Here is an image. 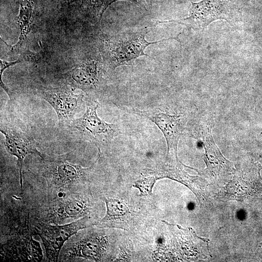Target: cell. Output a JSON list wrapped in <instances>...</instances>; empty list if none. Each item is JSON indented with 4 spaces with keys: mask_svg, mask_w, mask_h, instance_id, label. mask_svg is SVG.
<instances>
[{
    "mask_svg": "<svg viewBox=\"0 0 262 262\" xmlns=\"http://www.w3.org/2000/svg\"><path fill=\"white\" fill-rule=\"evenodd\" d=\"M33 3L32 0H20L18 24L20 34L18 42L11 48V50L17 49L23 46L26 41L27 36L30 32L33 16Z\"/></svg>",
    "mask_w": 262,
    "mask_h": 262,
    "instance_id": "13",
    "label": "cell"
},
{
    "mask_svg": "<svg viewBox=\"0 0 262 262\" xmlns=\"http://www.w3.org/2000/svg\"><path fill=\"white\" fill-rule=\"evenodd\" d=\"M119 0H103L102 3V8L100 13V18L101 19L104 12L106 10L107 7L114 2ZM133 2H137V0H128Z\"/></svg>",
    "mask_w": 262,
    "mask_h": 262,
    "instance_id": "16",
    "label": "cell"
},
{
    "mask_svg": "<svg viewBox=\"0 0 262 262\" xmlns=\"http://www.w3.org/2000/svg\"><path fill=\"white\" fill-rule=\"evenodd\" d=\"M89 167L69 162L64 155H52L41 159L40 172L47 186L52 192L64 193L80 192L79 189L87 180L88 175L100 156Z\"/></svg>",
    "mask_w": 262,
    "mask_h": 262,
    "instance_id": "2",
    "label": "cell"
},
{
    "mask_svg": "<svg viewBox=\"0 0 262 262\" xmlns=\"http://www.w3.org/2000/svg\"><path fill=\"white\" fill-rule=\"evenodd\" d=\"M75 89L68 84L58 87L39 86L36 89L37 95L54 110L59 126L68 125L83 106L84 95L76 93Z\"/></svg>",
    "mask_w": 262,
    "mask_h": 262,
    "instance_id": "4",
    "label": "cell"
},
{
    "mask_svg": "<svg viewBox=\"0 0 262 262\" xmlns=\"http://www.w3.org/2000/svg\"><path fill=\"white\" fill-rule=\"evenodd\" d=\"M128 112L143 116L154 123L163 133L167 144V153H177V147L184 127L183 116L172 115L159 109L150 111L128 109Z\"/></svg>",
    "mask_w": 262,
    "mask_h": 262,
    "instance_id": "10",
    "label": "cell"
},
{
    "mask_svg": "<svg viewBox=\"0 0 262 262\" xmlns=\"http://www.w3.org/2000/svg\"><path fill=\"white\" fill-rule=\"evenodd\" d=\"M98 103L88 104L83 115L75 118L68 125L83 138L93 143L100 148V145L105 143L112 138L116 127L100 118L98 114Z\"/></svg>",
    "mask_w": 262,
    "mask_h": 262,
    "instance_id": "8",
    "label": "cell"
},
{
    "mask_svg": "<svg viewBox=\"0 0 262 262\" xmlns=\"http://www.w3.org/2000/svg\"><path fill=\"white\" fill-rule=\"evenodd\" d=\"M96 224L86 216L63 225L41 222L36 224L35 228L42 241L47 260L57 262L62 247L73 235Z\"/></svg>",
    "mask_w": 262,
    "mask_h": 262,
    "instance_id": "3",
    "label": "cell"
},
{
    "mask_svg": "<svg viewBox=\"0 0 262 262\" xmlns=\"http://www.w3.org/2000/svg\"><path fill=\"white\" fill-rule=\"evenodd\" d=\"M87 200L80 192L58 194L51 199L44 214L43 222L62 224L88 216Z\"/></svg>",
    "mask_w": 262,
    "mask_h": 262,
    "instance_id": "6",
    "label": "cell"
},
{
    "mask_svg": "<svg viewBox=\"0 0 262 262\" xmlns=\"http://www.w3.org/2000/svg\"><path fill=\"white\" fill-rule=\"evenodd\" d=\"M231 0H202L192 2L189 15L180 20L157 21V23L174 22L194 29H204L212 22L225 19L230 22L229 3Z\"/></svg>",
    "mask_w": 262,
    "mask_h": 262,
    "instance_id": "9",
    "label": "cell"
},
{
    "mask_svg": "<svg viewBox=\"0 0 262 262\" xmlns=\"http://www.w3.org/2000/svg\"><path fill=\"white\" fill-rule=\"evenodd\" d=\"M96 60L82 62L64 74L67 84L85 93L95 90L99 85L101 72Z\"/></svg>",
    "mask_w": 262,
    "mask_h": 262,
    "instance_id": "12",
    "label": "cell"
},
{
    "mask_svg": "<svg viewBox=\"0 0 262 262\" xmlns=\"http://www.w3.org/2000/svg\"><path fill=\"white\" fill-rule=\"evenodd\" d=\"M22 62L19 59L14 61H7L4 60H0V87L6 93L10 99L11 100V95L8 89L6 87L2 81V74L4 70L10 66L15 65L18 63Z\"/></svg>",
    "mask_w": 262,
    "mask_h": 262,
    "instance_id": "15",
    "label": "cell"
},
{
    "mask_svg": "<svg viewBox=\"0 0 262 262\" xmlns=\"http://www.w3.org/2000/svg\"><path fill=\"white\" fill-rule=\"evenodd\" d=\"M108 243L106 238L95 232L84 233L79 230L62 247L60 261H74L78 258L99 261L103 260Z\"/></svg>",
    "mask_w": 262,
    "mask_h": 262,
    "instance_id": "5",
    "label": "cell"
},
{
    "mask_svg": "<svg viewBox=\"0 0 262 262\" xmlns=\"http://www.w3.org/2000/svg\"><path fill=\"white\" fill-rule=\"evenodd\" d=\"M201 134L206 168L197 172L208 185L226 180L227 178L233 175L235 171L233 163L221 153L214 141L211 128L208 126H204Z\"/></svg>",
    "mask_w": 262,
    "mask_h": 262,
    "instance_id": "7",
    "label": "cell"
},
{
    "mask_svg": "<svg viewBox=\"0 0 262 262\" xmlns=\"http://www.w3.org/2000/svg\"><path fill=\"white\" fill-rule=\"evenodd\" d=\"M148 32L145 27L102 38L100 50L104 68L114 70L117 67L131 65L132 61L143 55L154 59L145 53L147 47L171 39L179 40L177 36L148 42L145 39Z\"/></svg>",
    "mask_w": 262,
    "mask_h": 262,
    "instance_id": "1",
    "label": "cell"
},
{
    "mask_svg": "<svg viewBox=\"0 0 262 262\" xmlns=\"http://www.w3.org/2000/svg\"><path fill=\"white\" fill-rule=\"evenodd\" d=\"M261 156L262 157V154H261Z\"/></svg>",
    "mask_w": 262,
    "mask_h": 262,
    "instance_id": "17",
    "label": "cell"
},
{
    "mask_svg": "<svg viewBox=\"0 0 262 262\" xmlns=\"http://www.w3.org/2000/svg\"><path fill=\"white\" fill-rule=\"evenodd\" d=\"M107 212L105 216L96 225L98 228H112L120 218L130 213L127 206L117 199L105 198Z\"/></svg>",
    "mask_w": 262,
    "mask_h": 262,
    "instance_id": "14",
    "label": "cell"
},
{
    "mask_svg": "<svg viewBox=\"0 0 262 262\" xmlns=\"http://www.w3.org/2000/svg\"><path fill=\"white\" fill-rule=\"evenodd\" d=\"M0 131L4 137V145L10 154L17 159L19 170L20 185L23 191L22 166L25 158L33 154L42 159L43 156L38 150L36 142L33 138L20 130L9 125H1Z\"/></svg>",
    "mask_w": 262,
    "mask_h": 262,
    "instance_id": "11",
    "label": "cell"
}]
</instances>
